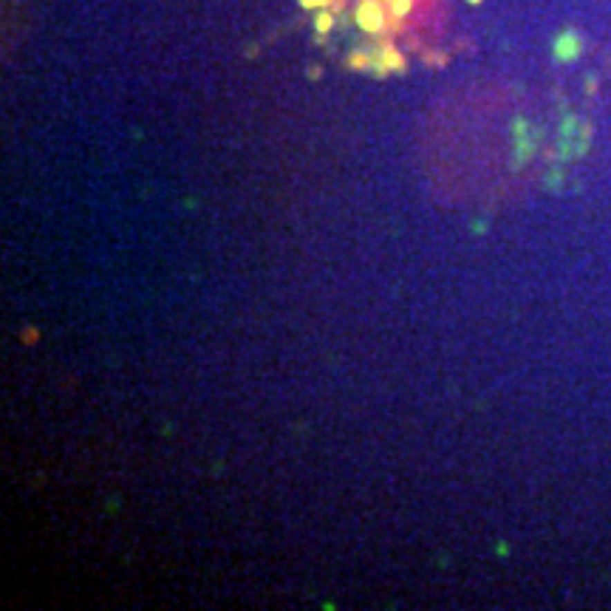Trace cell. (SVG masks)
<instances>
[{"mask_svg":"<svg viewBox=\"0 0 611 611\" xmlns=\"http://www.w3.org/2000/svg\"><path fill=\"white\" fill-rule=\"evenodd\" d=\"M357 26L365 35H382L385 32V9L382 0H359L357 6Z\"/></svg>","mask_w":611,"mask_h":611,"instance_id":"obj_1","label":"cell"},{"mask_svg":"<svg viewBox=\"0 0 611 611\" xmlns=\"http://www.w3.org/2000/svg\"><path fill=\"white\" fill-rule=\"evenodd\" d=\"M577 54H580V37L574 32H563L555 40V57L561 59V63H569V59H574Z\"/></svg>","mask_w":611,"mask_h":611,"instance_id":"obj_2","label":"cell"},{"mask_svg":"<svg viewBox=\"0 0 611 611\" xmlns=\"http://www.w3.org/2000/svg\"><path fill=\"white\" fill-rule=\"evenodd\" d=\"M379 54H382V59H385L388 71H400V74L405 71V57H402V51H396V46H391V43H382Z\"/></svg>","mask_w":611,"mask_h":611,"instance_id":"obj_3","label":"cell"},{"mask_svg":"<svg viewBox=\"0 0 611 611\" xmlns=\"http://www.w3.org/2000/svg\"><path fill=\"white\" fill-rule=\"evenodd\" d=\"M314 28H317V35H328L331 28H334V15H331L328 9L317 12V17H314Z\"/></svg>","mask_w":611,"mask_h":611,"instance_id":"obj_4","label":"cell"},{"mask_svg":"<svg viewBox=\"0 0 611 611\" xmlns=\"http://www.w3.org/2000/svg\"><path fill=\"white\" fill-rule=\"evenodd\" d=\"M371 63H374V51L371 54H365V51H354L351 57H348V66L351 68H371Z\"/></svg>","mask_w":611,"mask_h":611,"instance_id":"obj_5","label":"cell"},{"mask_svg":"<svg viewBox=\"0 0 611 611\" xmlns=\"http://www.w3.org/2000/svg\"><path fill=\"white\" fill-rule=\"evenodd\" d=\"M411 9H413V0H391L388 3V12L393 17H402V20L411 15Z\"/></svg>","mask_w":611,"mask_h":611,"instance_id":"obj_6","label":"cell"},{"mask_svg":"<svg viewBox=\"0 0 611 611\" xmlns=\"http://www.w3.org/2000/svg\"><path fill=\"white\" fill-rule=\"evenodd\" d=\"M334 3V0H300L303 9H328Z\"/></svg>","mask_w":611,"mask_h":611,"instance_id":"obj_7","label":"cell"},{"mask_svg":"<svg viewBox=\"0 0 611 611\" xmlns=\"http://www.w3.org/2000/svg\"><path fill=\"white\" fill-rule=\"evenodd\" d=\"M470 3H481V0H470Z\"/></svg>","mask_w":611,"mask_h":611,"instance_id":"obj_8","label":"cell"}]
</instances>
